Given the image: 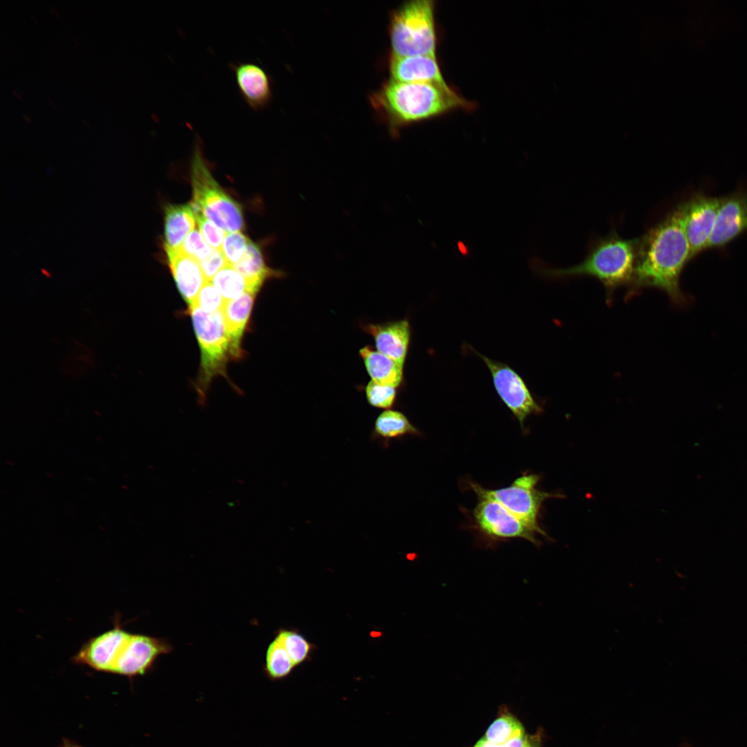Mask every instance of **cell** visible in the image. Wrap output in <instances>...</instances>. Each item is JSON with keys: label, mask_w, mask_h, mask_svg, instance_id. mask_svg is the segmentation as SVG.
Instances as JSON below:
<instances>
[{"label": "cell", "mask_w": 747, "mask_h": 747, "mask_svg": "<svg viewBox=\"0 0 747 747\" xmlns=\"http://www.w3.org/2000/svg\"><path fill=\"white\" fill-rule=\"evenodd\" d=\"M638 238L625 239L613 231L598 239L586 257L578 264L551 268L535 263V270L548 278L561 279L587 276L598 279L605 290L606 302L611 304L615 291L631 284L636 261Z\"/></svg>", "instance_id": "obj_2"}, {"label": "cell", "mask_w": 747, "mask_h": 747, "mask_svg": "<svg viewBox=\"0 0 747 747\" xmlns=\"http://www.w3.org/2000/svg\"><path fill=\"white\" fill-rule=\"evenodd\" d=\"M210 282L225 300L238 298L248 291L245 277L230 264L221 269Z\"/></svg>", "instance_id": "obj_26"}, {"label": "cell", "mask_w": 747, "mask_h": 747, "mask_svg": "<svg viewBox=\"0 0 747 747\" xmlns=\"http://www.w3.org/2000/svg\"><path fill=\"white\" fill-rule=\"evenodd\" d=\"M164 211V250H179L186 237L195 228L196 221L194 210L189 203L167 205Z\"/></svg>", "instance_id": "obj_18"}, {"label": "cell", "mask_w": 747, "mask_h": 747, "mask_svg": "<svg viewBox=\"0 0 747 747\" xmlns=\"http://www.w3.org/2000/svg\"><path fill=\"white\" fill-rule=\"evenodd\" d=\"M173 645L165 638L131 633L113 669V674L132 679L154 667L160 656L171 654Z\"/></svg>", "instance_id": "obj_10"}, {"label": "cell", "mask_w": 747, "mask_h": 747, "mask_svg": "<svg viewBox=\"0 0 747 747\" xmlns=\"http://www.w3.org/2000/svg\"><path fill=\"white\" fill-rule=\"evenodd\" d=\"M527 732L521 721L505 705L499 707L498 714L482 736L488 741L503 744Z\"/></svg>", "instance_id": "obj_22"}, {"label": "cell", "mask_w": 747, "mask_h": 747, "mask_svg": "<svg viewBox=\"0 0 747 747\" xmlns=\"http://www.w3.org/2000/svg\"><path fill=\"white\" fill-rule=\"evenodd\" d=\"M30 16L31 17V18H32L33 19H34V20H35V23H37V20H36V19H35V18H34V17H33V16H32L31 15H30Z\"/></svg>", "instance_id": "obj_42"}, {"label": "cell", "mask_w": 747, "mask_h": 747, "mask_svg": "<svg viewBox=\"0 0 747 747\" xmlns=\"http://www.w3.org/2000/svg\"><path fill=\"white\" fill-rule=\"evenodd\" d=\"M225 301L212 282H207L191 306H196L208 313H214L222 311Z\"/></svg>", "instance_id": "obj_30"}, {"label": "cell", "mask_w": 747, "mask_h": 747, "mask_svg": "<svg viewBox=\"0 0 747 747\" xmlns=\"http://www.w3.org/2000/svg\"><path fill=\"white\" fill-rule=\"evenodd\" d=\"M254 295L247 291L238 298L225 300L222 309L230 338L231 355L236 357L239 354L241 339L252 310Z\"/></svg>", "instance_id": "obj_19"}, {"label": "cell", "mask_w": 747, "mask_h": 747, "mask_svg": "<svg viewBox=\"0 0 747 747\" xmlns=\"http://www.w3.org/2000/svg\"><path fill=\"white\" fill-rule=\"evenodd\" d=\"M47 99H48V102L49 104H50V106H51V107H53V108L54 109H57V107H56V106L55 105L54 102H52V101L50 100V99H49V98H48V97H47Z\"/></svg>", "instance_id": "obj_38"}, {"label": "cell", "mask_w": 747, "mask_h": 747, "mask_svg": "<svg viewBox=\"0 0 747 747\" xmlns=\"http://www.w3.org/2000/svg\"><path fill=\"white\" fill-rule=\"evenodd\" d=\"M537 735V731L533 735H524L513 739L503 744H497L488 741L482 737L472 747H529Z\"/></svg>", "instance_id": "obj_33"}, {"label": "cell", "mask_w": 747, "mask_h": 747, "mask_svg": "<svg viewBox=\"0 0 747 747\" xmlns=\"http://www.w3.org/2000/svg\"><path fill=\"white\" fill-rule=\"evenodd\" d=\"M82 122L86 127H89V123H87L85 120H82Z\"/></svg>", "instance_id": "obj_40"}, {"label": "cell", "mask_w": 747, "mask_h": 747, "mask_svg": "<svg viewBox=\"0 0 747 747\" xmlns=\"http://www.w3.org/2000/svg\"><path fill=\"white\" fill-rule=\"evenodd\" d=\"M193 210H199L226 233L240 231L243 226L241 208L219 186L212 176L201 147L200 140L195 143L192 158Z\"/></svg>", "instance_id": "obj_5"}, {"label": "cell", "mask_w": 747, "mask_h": 747, "mask_svg": "<svg viewBox=\"0 0 747 747\" xmlns=\"http://www.w3.org/2000/svg\"><path fill=\"white\" fill-rule=\"evenodd\" d=\"M242 98L254 111L265 109L273 98L271 78L260 65L252 62L230 63Z\"/></svg>", "instance_id": "obj_14"}, {"label": "cell", "mask_w": 747, "mask_h": 747, "mask_svg": "<svg viewBox=\"0 0 747 747\" xmlns=\"http://www.w3.org/2000/svg\"><path fill=\"white\" fill-rule=\"evenodd\" d=\"M720 199L721 197L697 192L676 207L689 243L690 261L707 248Z\"/></svg>", "instance_id": "obj_8"}, {"label": "cell", "mask_w": 747, "mask_h": 747, "mask_svg": "<svg viewBox=\"0 0 747 747\" xmlns=\"http://www.w3.org/2000/svg\"><path fill=\"white\" fill-rule=\"evenodd\" d=\"M195 333L201 352L204 380L221 374L231 355V342L222 311L208 313L196 306H190Z\"/></svg>", "instance_id": "obj_7"}, {"label": "cell", "mask_w": 747, "mask_h": 747, "mask_svg": "<svg viewBox=\"0 0 747 747\" xmlns=\"http://www.w3.org/2000/svg\"><path fill=\"white\" fill-rule=\"evenodd\" d=\"M199 264L207 282H210L221 269L228 264L221 250L214 248L212 252Z\"/></svg>", "instance_id": "obj_32"}, {"label": "cell", "mask_w": 747, "mask_h": 747, "mask_svg": "<svg viewBox=\"0 0 747 747\" xmlns=\"http://www.w3.org/2000/svg\"><path fill=\"white\" fill-rule=\"evenodd\" d=\"M22 118H23V119H24V120H26V122H29V123H30V122H31V118H30V116H28V114H26V113H24V114H22Z\"/></svg>", "instance_id": "obj_37"}, {"label": "cell", "mask_w": 747, "mask_h": 747, "mask_svg": "<svg viewBox=\"0 0 747 747\" xmlns=\"http://www.w3.org/2000/svg\"><path fill=\"white\" fill-rule=\"evenodd\" d=\"M295 667L281 641L276 637L269 643L263 667L264 674L270 681H280L288 677Z\"/></svg>", "instance_id": "obj_24"}, {"label": "cell", "mask_w": 747, "mask_h": 747, "mask_svg": "<svg viewBox=\"0 0 747 747\" xmlns=\"http://www.w3.org/2000/svg\"><path fill=\"white\" fill-rule=\"evenodd\" d=\"M364 330L373 337L378 352L404 366L410 341V326L407 320L369 324Z\"/></svg>", "instance_id": "obj_16"}, {"label": "cell", "mask_w": 747, "mask_h": 747, "mask_svg": "<svg viewBox=\"0 0 747 747\" xmlns=\"http://www.w3.org/2000/svg\"><path fill=\"white\" fill-rule=\"evenodd\" d=\"M747 231V188L721 197L708 249H723Z\"/></svg>", "instance_id": "obj_11"}, {"label": "cell", "mask_w": 747, "mask_h": 747, "mask_svg": "<svg viewBox=\"0 0 747 747\" xmlns=\"http://www.w3.org/2000/svg\"><path fill=\"white\" fill-rule=\"evenodd\" d=\"M63 747H82L77 744H75L69 740L64 739L63 742Z\"/></svg>", "instance_id": "obj_35"}, {"label": "cell", "mask_w": 747, "mask_h": 747, "mask_svg": "<svg viewBox=\"0 0 747 747\" xmlns=\"http://www.w3.org/2000/svg\"><path fill=\"white\" fill-rule=\"evenodd\" d=\"M275 636L281 641L295 667L309 660L315 649L314 645L294 629L280 628L275 631Z\"/></svg>", "instance_id": "obj_25"}, {"label": "cell", "mask_w": 747, "mask_h": 747, "mask_svg": "<svg viewBox=\"0 0 747 747\" xmlns=\"http://www.w3.org/2000/svg\"><path fill=\"white\" fill-rule=\"evenodd\" d=\"M246 279L248 292L255 294L266 278L281 276L282 273L269 268L264 261L259 246L249 240L246 252L233 266Z\"/></svg>", "instance_id": "obj_21"}, {"label": "cell", "mask_w": 747, "mask_h": 747, "mask_svg": "<svg viewBox=\"0 0 747 747\" xmlns=\"http://www.w3.org/2000/svg\"><path fill=\"white\" fill-rule=\"evenodd\" d=\"M12 93H14V94H15V95L16 96H17V97H18V98H19L20 100L21 99V96H20V95H19V93H17V92L16 91L13 90V91H12Z\"/></svg>", "instance_id": "obj_39"}, {"label": "cell", "mask_w": 747, "mask_h": 747, "mask_svg": "<svg viewBox=\"0 0 747 747\" xmlns=\"http://www.w3.org/2000/svg\"><path fill=\"white\" fill-rule=\"evenodd\" d=\"M434 1H408L395 11L389 35L392 55H428L436 57Z\"/></svg>", "instance_id": "obj_4"}, {"label": "cell", "mask_w": 747, "mask_h": 747, "mask_svg": "<svg viewBox=\"0 0 747 747\" xmlns=\"http://www.w3.org/2000/svg\"><path fill=\"white\" fill-rule=\"evenodd\" d=\"M179 250L201 262L212 252L214 248L205 242L200 231L194 228L186 237Z\"/></svg>", "instance_id": "obj_29"}, {"label": "cell", "mask_w": 747, "mask_h": 747, "mask_svg": "<svg viewBox=\"0 0 747 747\" xmlns=\"http://www.w3.org/2000/svg\"><path fill=\"white\" fill-rule=\"evenodd\" d=\"M477 353L488 368L495 388L504 404L519 421L522 427L526 418L532 414H538L542 408L536 402L522 377L507 365L491 360Z\"/></svg>", "instance_id": "obj_9"}, {"label": "cell", "mask_w": 747, "mask_h": 747, "mask_svg": "<svg viewBox=\"0 0 747 747\" xmlns=\"http://www.w3.org/2000/svg\"><path fill=\"white\" fill-rule=\"evenodd\" d=\"M473 515L481 531L490 538H523L539 543L532 528L493 499L479 498Z\"/></svg>", "instance_id": "obj_13"}, {"label": "cell", "mask_w": 747, "mask_h": 747, "mask_svg": "<svg viewBox=\"0 0 747 747\" xmlns=\"http://www.w3.org/2000/svg\"><path fill=\"white\" fill-rule=\"evenodd\" d=\"M119 615L113 628L90 638L71 658L73 663L94 670L112 673L116 661L131 633L122 628Z\"/></svg>", "instance_id": "obj_12"}, {"label": "cell", "mask_w": 747, "mask_h": 747, "mask_svg": "<svg viewBox=\"0 0 747 747\" xmlns=\"http://www.w3.org/2000/svg\"><path fill=\"white\" fill-rule=\"evenodd\" d=\"M539 477L524 474L506 488L489 490L477 485L470 486L479 498L493 499L524 522L536 533L545 535L537 522V517L543 501L557 495L542 492L536 488Z\"/></svg>", "instance_id": "obj_6"}, {"label": "cell", "mask_w": 747, "mask_h": 747, "mask_svg": "<svg viewBox=\"0 0 747 747\" xmlns=\"http://www.w3.org/2000/svg\"><path fill=\"white\" fill-rule=\"evenodd\" d=\"M71 39H72V40H73V42H75V44H76L77 45H78V42H76V41H75V40L74 39V38H73V37H71Z\"/></svg>", "instance_id": "obj_41"}, {"label": "cell", "mask_w": 747, "mask_h": 747, "mask_svg": "<svg viewBox=\"0 0 747 747\" xmlns=\"http://www.w3.org/2000/svg\"><path fill=\"white\" fill-rule=\"evenodd\" d=\"M359 353L372 381L396 388L401 384L403 366L397 361L369 346L361 348Z\"/></svg>", "instance_id": "obj_20"}, {"label": "cell", "mask_w": 747, "mask_h": 747, "mask_svg": "<svg viewBox=\"0 0 747 747\" xmlns=\"http://www.w3.org/2000/svg\"><path fill=\"white\" fill-rule=\"evenodd\" d=\"M200 232L207 243L214 249L221 250L226 232L208 220L201 212L194 210Z\"/></svg>", "instance_id": "obj_31"}, {"label": "cell", "mask_w": 747, "mask_h": 747, "mask_svg": "<svg viewBox=\"0 0 747 747\" xmlns=\"http://www.w3.org/2000/svg\"><path fill=\"white\" fill-rule=\"evenodd\" d=\"M178 289L190 306L207 282L199 262L181 250H165Z\"/></svg>", "instance_id": "obj_17"}, {"label": "cell", "mask_w": 747, "mask_h": 747, "mask_svg": "<svg viewBox=\"0 0 747 747\" xmlns=\"http://www.w3.org/2000/svg\"><path fill=\"white\" fill-rule=\"evenodd\" d=\"M391 80L407 83H427L450 86L443 78L437 58L428 55L398 57L389 62Z\"/></svg>", "instance_id": "obj_15"}, {"label": "cell", "mask_w": 747, "mask_h": 747, "mask_svg": "<svg viewBox=\"0 0 747 747\" xmlns=\"http://www.w3.org/2000/svg\"><path fill=\"white\" fill-rule=\"evenodd\" d=\"M689 261V243L675 208L638 238L634 277L625 299L653 288L664 291L675 306H685L690 298L681 290L680 280Z\"/></svg>", "instance_id": "obj_1"}, {"label": "cell", "mask_w": 747, "mask_h": 747, "mask_svg": "<svg viewBox=\"0 0 747 747\" xmlns=\"http://www.w3.org/2000/svg\"><path fill=\"white\" fill-rule=\"evenodd\" d=\"M372 101L394 126L419 122L457 109H470L474 107L450 86L392 80L374 95Z\"/></svg>", "instance_id": "obj_3"}, {"label": "cell", "mask_w": 747, "mask_h": 747, "mask_svg": "<svg viewBox=\"0 0 747 747\" xmlns=\"http://www.w3.org/2000/svg\"><path fill=\"white\" fill-rule=\"evenodd\" d=\"M50 12H52V13H53V15H55V17H56L57 18H59V12H58V10H57V8H56L55 7H54V6H52V7H50Z\"/></svg>", "instance_id": "obj_36"}, {"label": "cell", "mask_w": 747, "mask_h": 747, "mask_svg": "<svg viewBox=\"0 0 747 747\" xmlns=\"http://www.w3.org/2000/svg\"><path fill=\"white\" fill-rule=\"evenodd\" d=\"M420 432L404 414L394 409H386L376 419L373 434L376 438L389 442L407 434L417 435Z\"/></svg>", "instance_id": "obj_23"}, {"label": "cell", "mask_w": 747, "mask_h": 747, "mask_svg": "<svg viewBox=\"0 0 747 747\" xmlns=\"http://www.w3.org/2000/svg\"><path fill=\"white\" fill-rule=\"evenodd\" d=\"M369 403L375 407L389 409L395 402L396 387L378 384L371 380L365 389Z\"/></svg>", "instance_id": "obj_28"}, {"label": "cell", "mask_w": 747, "mask_h": 747, "mask_svg": "<svg viewBox=\"0 0 747 747\" xmlns=\"http://www.w3.org/2000/svg\"><path fill=\"white\" fill-rule=\"evenodd\" d=\"M542 743V730H537V735L535 739L534 740L533 744L529 747H541Z\"/></svg>", "instance_id": "obj_34"}, {"label": "cell", "mask_w": 747, "mask_h": 747, "mask_svg": "<svg viewBox=\"0 0 747 747\" xmlns=\"http://www.w3.org/2000/svg\"><path fill=\"white\" fill-rule=\"evenodd\" d=\"M249 240L241 231L225 234L221 250L228 264L234 266L241 260Z\"/></svg>", "instance_id": "obj_27"}]
</instances>
